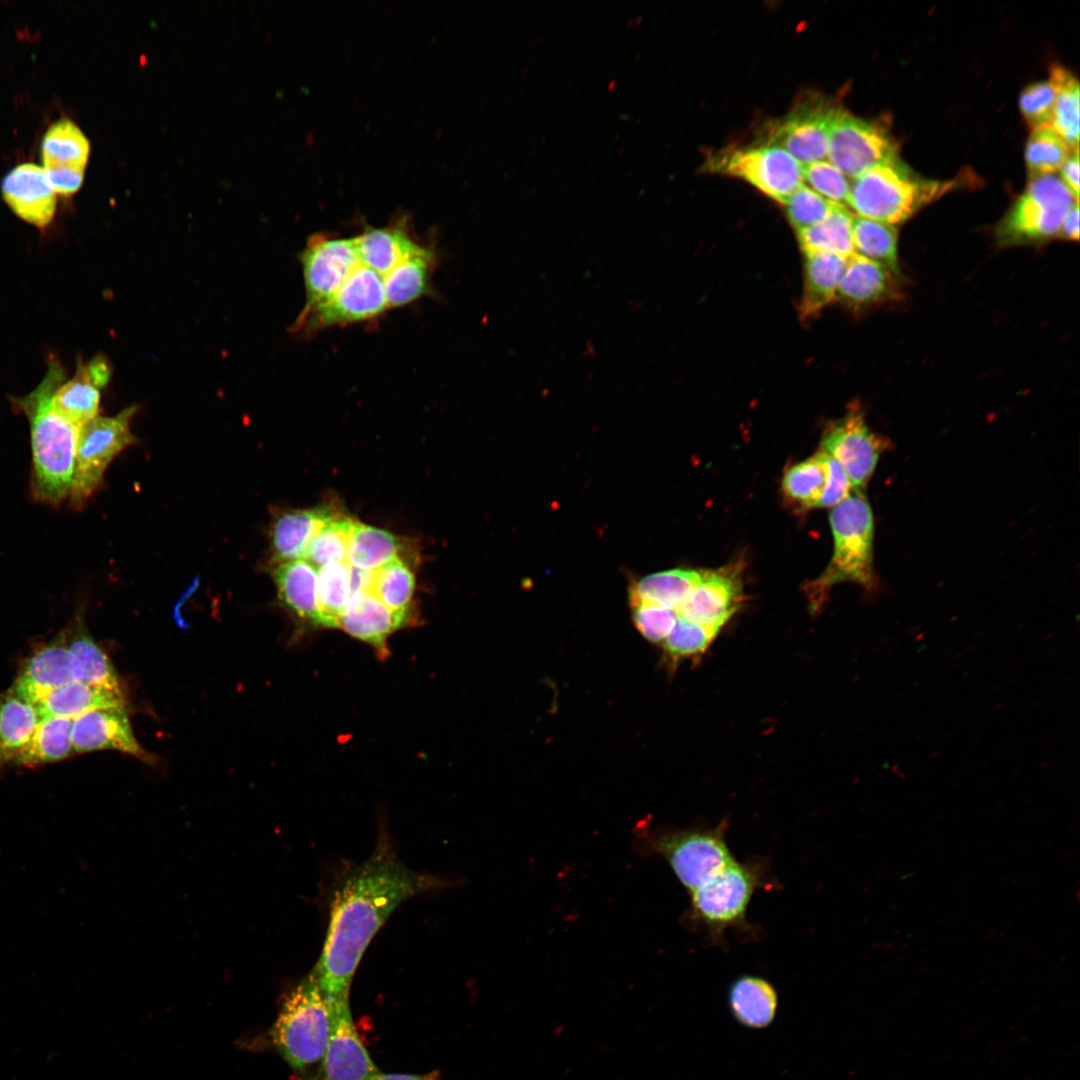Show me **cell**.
Returning <instances> with one entry per match:
<instances>
[{
    "label": "cell",
    "mask_w": 1080,
    "mask_h": 1080,
    "mask_svg": "<svg viewBox=\"0 0 1080 1080\" xmlns=\"http://www.w3.org/2000/svg\"><path fill=\"white\" fill-rule=\"evenodd\" d=\"M433 264L434 255L428 251L406 259L383 276L388 308L410 304L423 296L429 288Z\"/></svg>",
    "instance_id": "36"
},
{
    "label": "cell",
    "mask_w": 1080,
    "mask_h": 1080,
    "mask_svg": "<svg viewBox=\"0 0 1080 1080\" xmlns=\"http://www.w3.org/2000/svg\"><path fill=\"white\" fill-rule=\"evenodd\" d=\"M336 515L327 506L281 513L271 529L274 564L303 559L313 537Z\"/></svg>",
    "instance_id": "23"
},
{
    "label": "cell",
    "mask_w": 1080,
    "mask_h": 1080,
    "mask_svg": "<svg viewBox=\"0 0 1080 1080\" xmlns=\"http://www.w3.org/2000/svg\"><path fill=\"white\" fill-rule=\"evenodd\" d=\"M743 600V584L737 565L700 571V579L676 609L678 617L720 628L734 615Z\"/></svg>",
    "instance_id": "18"
},
{
    "label": "cell",
    "mask_w": 1080,
    "mask_h": 1080,
    "mask_svg": "<svg viewBox=\"0 0 1080 1080\" xmlns=\"http://www.w3.org/2000/svg\"><path fill=\"white\" fill-rule=\"evenodd\" d=\"M55 408L70 422L83 426L97 416L100 388L90 377L86 365L79 363L73 378L63 381L54 391Z\"/></svg>",
    "instance_id": "37"
},
{
    "label": "cell",
    "mask_w": 1080,
    "mask_h": 1080,
    "mask_svg": "<svg viewBox=\"0 0 1080 1080\" xmlns=\"http://www.w3.org/2000/svg\"><path fill=\"white\" fill-rule=\"evenodd\" d=\"M72 681L67 636L61 632L25 661L11 689L35 706L52 691Z\"/></svg>",
    "instance_id": "21"
},
{
    "label": "cell",
    "mask_w": 1080,
    "mask_h": 1080,
    "mask_svg": "<svg viewBox=\"0 0 1080 1080\" xmlns=\"http://www.w3.org/2000/svg\"><path fill=\"white\" fill-rule=\"evenodd\" d=\"M330 1038L311 1080H373L380 1071L372 1061L353 1023L349 999L332 1002Z\"/></svg>",
    "instance_id": "17"
},
{
    "label": "cell",
    "mask_w": 1080,
    "mask_h": 1080,
    "mask_svg": "<svg viewBox=\"0 0 1080 1080\" xmlns=\"http://www.w3.org/2000/svg\"><path fill=\"white\" fill-rule=\"evenodd\" d=\"M898 156V145L880 125L837 107L828 137V157L845 176L857 177Z\"/></svg>",
    "instance_id": "12"
},
{
    "label": "cell",
    "mask_w": 1080,
    "mask_h": 1080,
    "mask_svg": "<svg viewBox=\"0 0 1080 1080\" xmlns=\"http://www.w3.org/2000/svg\"><path fill=\"white\" fill-rule=\"evenodd\" d=\"M1057 93L1058 87L1051 77L1047 81L1033 82L1022 91L1019 107L1033 130L1050 127Z\"/></svg>",
    "instance_id": "47"
},
{
    "label": "cell",
    "mask_w": 1080,
    "mask_h": 1080,
    "mask_svg": "<svg viewBox=\"0 0 1080 1080\" xmlns=\"http://www.w3.org/2000/svg\"><path fill=\"white\" fill-rule=\"evenodd\" d=\"M355 240L360 263L381 276L406 259L430 251L415 241L402 224L369 228Z\"/></svg>",
    "instance_id": "25"
},
{
    "label": "cell",
    "mask_w": 1080,
    "mask_h": 1080,
    "mask_svg": "<svg viewBox=\"0 0 1080 1080\" xmlns=\"http://www.w3.org/2000/svg\"><path fill=\"white\" fill-rule=\"evenodd\" d=\"M719 631L720 628L697 624L678 617L665 639V653L675 660L700 655Z\"/></svg>",
    "instance_id": "45"
},
{
    "label": "cell",
    "mask_w": 1080,
    "mask_h": 1080,
    "mask_svg": "<svg viewBox=\"0 0 1080 1080\" xmlns=\"http://www.w3.org/2000/svg\"><path fill=\"white\" fill-rule=\"evenodd\" d=\"M64 380L62 366L51 360L39 385L12 400L30 423L33 495L50 505L61 504L70 495L80 428L53 404L54 391Z\"/></svg>",
    "instance_id": "2"
},
{
    "label": "cell",
    "mask_w": 1080,
    "mask_h": 1080,
    "mask_svg": "<svg viewBox=\"0 0 1080 1080\" xmlns=\"http://www.w3.org/2000/svg\"><path fill=\"white\" fill-rule=\"evenodd\" d=\"M126 708L123 691L79 681L67 683L35 705L39 720L51 717L75 719L96 709Z\"/></svg>",
    "instance_id": "27"
},
{
    "label": "cell",
    "mask_w": 1080,
    "mask_h": 1080,
    "mask_svg": "<svg viewBox=\"0 0 1080 1080\" xmlns=\"http://www.w3.org/2000/svg\"><path fill=\"white\" fill-rule=\"evenodd\" d=\"M74 681L122 691L119 675L104 650L81 625L66 632Z\"/></svg>",
    "instance_id": "28"
},
{
    "label": "cell",
    "mask_w": 1080,
    "mask_h": 1080,
    "mask_svg": "<svg viewBox=\"0 0 1080 1080\" xmlns=\"http://www.w3.org/2000/svg\"><path fill=\"white\" fill-rule=\"evenodd\" d=\"M803 179L816 193L830 202L847 203L850 184L846 176L831 162L820 160L802 165Z\"/></svg>",
    "instance_id": "48"
},
{
    "label": "cell",
    "mask_w": 1080,
    "mask_h": 1080,
    "mask_svg": "<svg viewBox=\"0 0 1080 1080\" xmlns=\"http://www.w3.org/2000/svg\"><path fill=\"white\" fill-rule=\"evenodd\" d=\"M72 727L73 719L69 718L51 717L40 720L15 764L34 767L70 757L74 753Z\"/></svg>",
    "instance_id": "34"
},
{
    "label": "cell",
    "mask_w": 1080,
    "mask_h": 1080,
    "mask_svg": "<svg viewBox=\"0 0 1080 1080\" xmlns=\"http://www.w3.org/2000/svg\"><path fill=\"white\" fill-rule=\"evenodd\" d=\"M827 480L823 453L819 450L813 456L791 465L782 479V491L785 498L802 509L815 508L823 494Z\"/></svg>",
    "instance_id": "40"
},
{
    "label": "cell",
    "mask_w": 1080,
    "mask_h": 1080,
    "mask_svg": "<svg viewBox=\"0 0 1080 1080\" xmlns=\"http://www.w3.org/2000/svg\"><path fill=\"white\" fill-rule=\"evenodd\" d=\"M631 608L634 625L652 643L665 641L678 618L676 610L653 603L637 602Z\"/></svg>",
    "instance_id": "49"
},
{
    "label": "cell",
    "mask_w": 1080,
    "mask_h": 1080,
    "mask_svg": "<svg viewBox=\"0 0 1080 1080\" xmlns=\"http://www.w3.org/2000/svg\"><path fill=\"white\" fill-rule=\"evenodd\" d=\"M854 215L837 204L821 222L797 232L803 252H823L849 258L854 254L852 221Z\"/></svg>",
    "instance_id": "35"
},
{
    "label": "cell",
    "mask_w": 1080,
    "mask_h": 1080,
    "mask_svg": "<svg viewBox=\"0 0 1080 1080\" xmlns=\"http://www.w3.org/2000/svg\"><path fill=\"white\" fill-rule=\"evenodd\" d=\"M700 579L694 569H670L647 575L629 588L630 605L648 602L677 609Z\"/></svg>",
    "instance_id": "32"
},
{
    "label": "cell",
    "mask_w": 1080,
    "mask_h": 1080,
    "mask_svg": "<svg viewBox=\"0 0 1080 1080\" xmlns=\"http://www.w3.org/2000/svg\"><path fill=\"white\" fill-rule=\"evenodd\" d=\"M1061 181L1070 190L1076 200H1079V149L1071 152L1060 168Z\"/></svg>",
    "instance_id": "51"
},
{
    "label": "cell",
    "mask_w": 1080,
    "mask_h": 1080,
    "mask_svg": "<svg viewBox=\"0 0 1080 1080\" xmlns=\"http://www.w3.org/2000/svg\"><path fill=\"white\" fill-rule=\"evenodd\" d=\"M373 1080H440L439 1075L436 1072H432L424 1075L402 1074V1073H379Z\"/></svg>",
    "instance_id": "53"
},
{
    "label": "cell",
    "mask_w": 1080,
    "mask_h": 1080,
    "mask_svg": "<svg viewBox=\"0 0 1080 1080\" xmlns=\"http://www.w3.org/2000/svg\"><path fill=\"white\" fill-rule=\"evenodd\" d=\"M1 192L11 210L39 228L47 226L56 211V192L42 166L26 162L3 178Z\"/></svg>",
    "instance_id": "20"
},
{
    "label": "cell",
    "mask_w": 1080,
    "mask_h": 1080,
    "mask_svg": "<svg viewBox=\"0 0 1080 1080\" xmlns=\"http://www.w3.org/2000/svg\"><path fill=\"white\" fill-rule=\"evenodd\" d=\"M958 184L922 178L897 156L853 178L846 204L860 217L895 226Z\"/></svg>",
    "instance_id": "4"
},
{
    "label": "cell",
    "mask_w": 1080,
    "mask_h": 1080,
    "mask_svg": "<svg viewBox=\"0 0 1080 1080\" xmlns=\"http://www.w3.org/2000/svg\"><path fill=\"white\" fill-rule=\"evenodd\" d=\"M280 602L299 620L320 626L317 568L305 559L276 564L271 572Z\"/></svg>",
    "instance_id": "24"
},
{
    "label": "cell",
    "mask_w": 1080,
    "mask_h": 1080,
    "mask_svg": "<svg viewBox=\"0 0 1080 1080\" xmlns=\"http://www.w3.org/2000/svg\"><path fill=\"white\" fill-rule=\"evenodd\" d=\"M888 448L890 440L870 430L858 407L829 424L820 444V451L842 465L852 488L857 490L866 487L881 454Z\"/></svg>",
    "instance_id": "13"
},
{
    "label": "cell",
    "mask_w": 1080,
    "mask_h": 1080,
    "mask_svg": "<svg viewBox=\"0 0 1080 1080\" xmlns=\"http://www.w3.org/2000/svg\"><path fill=\"white\" fill-rule=\"evenodd\" d=\"M1050 77L1058 87L1050 127L1071 150L1079 149V83L1060 65L1050 68Z\"/></svg>",
    "instance_id": "41"
},
{
    "label": "cell",
    "mask_w": 1080,
    "mask_h": 1080,
    "mask_svg": "<svg viewBox=\"0 0 1080 1080\" xmlns=\"http://www.w3.org/2000/svg\"><path fill=\"white\" fill-rule=\"evenodd\" d=\"M762 885L763 870L759 863L733 861L690 892V915L717 938L727 928L743 924L752 895Z\"/></svg>",
    "instance_id": "9"
},
{
    "label": "cell",
    "mask_w": 1080,
    "mask_h": 1080,
    "mask_svg": "<svg viewBox=\"0 0 1080 1080\" xmlns=\"http://www.w3.org/2000/svg\"><path fill=\"white\" fill-rule=\"evenodd\" d=\"M415 584L414 573L402 558H398L371 571L366 590L392 612L410 619Z\"/></svg>",
    "instance_id": "39"
},
{
    "label": "cell",
    "mask_w": 1080,
    "mask_h": 1080,
    "mask_svg": "<svg viewBox=\"0 0 1080 1080\" xmlns=\"http://www.w3.org/2000/svg\"><path fill=\"white\" fill-rule=\"evenodd\" d=\"M822 453L826 466L827 480L817 507H834L847 498L853 488L842 465L833 457L824 452Z\"/></svg>",
    "instance_id": "50"
},
{
    "label": "cell",
    "mask_w": 1080,
    "mask_h": 1080,
    "mask_svg": "<svg viewBox=\"0 0 1080 1080\" xmlns=\"http://www.w3.org/2000/svg\"><path fill=\"white\" fill-rule=\"evenodd\" d=\"M332 1021V1002L311 971L283 999L268 1041L299 1078L311 1080L322 1062Z\"/></svg>",
    "instance_id": "3"
},
{
    "label": "cell",
    "mask_w": 1080,
    "mask_h": 1080,
    "mask_svg": "<svg viewBox=\"0 0 1080 1080\" xmlns=\"http://www.w3.org/2000/svg\"><path fill=\"white\" fill-rule=\"evenodd\" d=\"M706 167L711 172L740 178L782 205L804 184L802 164L771 144L720 152Z\"/></svg>",
    "instance_id": "10"
},
{
    "label": "cell",
    "mask_w": 1080,
    "mask_h": 1080,
    "mask_svg": "<svg viewBox=\"0 0 1080 1080\" xmlns=\"http://www.w3.org/2000/svg\"><path fill=\"white\" fill-rule=\"evenodd\" d=\"M892 275L881 265L853 254L841 279L836 300L851 306H867L889 296Z\"/></svg>",
    "instance_id": "29"
},
{
    "label": "cell",
    "mask_w": 1080,
    "mask_h": 1080,
    "mask_svg": "<svg viewBox=\"0 0 1080 1080\" xmlns=\"http://www.w3.org/2000/svg\"><path fill=\"white\" fill-rule=\"evenodd\" d=\"M725 827L650 832L644 839L647 849L662 856L691 892L735 861L725 841Z\"/></svg>",
    "instance_id": "7"
},
{
    "label": "cell",
    "mask_w": 1080,
    "mask_h": 1080,
    "mask_svg": "<svg viewBox=\"0 0 1080 1080\" xmlns=\"http://www.w3.org/2000/svg\"><path fill=\"white\" fill-rule=\"evenodd\" d=\"M836 108L820 98L798 104L771 128L768 144L784 149L802 165L823 160Z\"/></svg>",
    "instance_id": "15"
},
{
    "label": "cell",
    "mask_w": 1080,
    "mask_h": 1080,
    "mask_svg": "<svg viewBox=\"0 0 1080 1080\" xmlns=\"http://www.w3.org/2000/svg\"><path fill=\"white\" fill-rule=\"evenodd\" d=\"M403 546L401 538L391 532L355 521L347 563L357 569L373 571L401 558Z\"/></svg>",
    "instance_id": "33"
},
{
    "label": "cell",
    "mask_w": 1080,
    "mask_h": 1080,
    "mask_svg": "<svg viewBox=\"0 0 1080 1080\" xmlns=\"http://www.w3.org/2000/svg\"><path fill=\"white\" fill-rule=\"evenodd\" d=\"M836 205L804 184L783 204L786 216L796 232L824 220Z\"/></svg>",
    "instance_id": "46"
},
{
    "label": "cell",
    "mask_w": 1080,
    "mask_h": 1080,
    "mask_svg": "<svg viewBox=\"0 0 1080 1080\" xmlns=\"http://www.w3.org/2000/svg\"><path fill=\"white\" fill-rule=\"evenodd\" d=\"M852 241L854 254L881 265L893 275L898 272V240L894 226L855 216Z\"/></svg>",
    "instance_id": "38"
},
{
    "label": "cell",
    "mask_w": 1080,
    "mask_h": 1080,
    "mask_svg": "<svg viewBox=\"0 0 1080 1080\" xmlns=\"http://www.w3.org/2000/svg\"><path fill=\"white\" fill-rule=\"evenodd\" d=\"M848 258L823 252H804V286L800 302V318H815L836 300L838 288Z\"/></svg>",
    "instance_id": "26"
},
{
    "label": "cell",
    "mask_w": 1080,
    "mask_h": 1080,
    "mask_svg": "<svg viewBox=\"0 0 1080 1080\" xmlns=\"http://www.w3.org/2000/svg\"><path fill=\"white\" fill-rule=\"evenodd\" d=\"M355 520L336 515L313 537L304 558L317 569L333 562H347Z\"/></svg>",
    "instance_id": "43"
},
{
    "label": "cell",
    "mask_w": 1080,
    "mask_h": 1080,
    "mask_svg": "<svg viewBox=\"0 0 1080 1080\" xmlns=\"http://www.w3.org/2000/svg\"><path fill=\"white\" fill-rule=\"evenodd\" d=\"M1029 178L1024 193L997 227V241L1002 246L1058 235L1067 213L1078 202L1061 179L1053 174Z\"/></svg>",
    "instance_id": "6"
},
{
    "label": "cell",
    "mask_w": 1080,
    "mask_h": 1080,
    "mask_svg": "<svg viewBox=\"0 0 1080 1080\" xmlns=\"http://www.w3.org/2000/svg\"><path fill=\"white\" fill-rule=\"evenodd\" d=\"M317 593L322 627L336 628L351 596L349 564L333 562L318 568Z\"/></svg>",
    "instance_id": "42"
},
{
    "label": "cell",
    "mask_w": 1080,
    "mask_h": 1080,
    "mask_svg": "<svg viewBox=\"0 0 1080 1080\" xmlns=\"http://www.w3.org/2000/svg\"><path fill=\"white\" fill-rule=\"evenodd\" d=\"M388 308L383 276L360 264L326 301L300 313L292 329L312 333L323 328L373 319Z\"/></svg>",
    "instance_id": "11"
},
{
    "label": "cell",
    "mask_w": 1080,
    "mask_h": 1080,
    "mask_svg": "<svg viewBox=\"0 0 1080 1080\" xmlns=\"http://www.w3.org/2000/svg\"><path fill=\"white\" fill-rule=\"evenodd\" d=\"M833 533V556L824 572L806 585L813 613L824 606L833 585L854 582L873 585V513L863 490L853 489L829 514Z\"/></svg>",
    "instance_id": "5"
},
{
    "label": "cell",
    "mask_w": 1080,
    "mask_h": 1080,
    "mask_svg": "<svg viewBox=\"0 0 1080 1080\" xmlns=\"http://www.w3.org/2000/svg\"><path fill=\"white\" fill-rule=\"evenodd\" d=\"M446 885L439 877L408 868L382 834L372 854L346 873L333 892L326 939L312 969L327 998L349 999L367 946L402 902Z\"/></svg>",
    "instance_id": "1"
},
{
    "label": "cell",
    "mask_w": 1080,
    "mask_h": 1080,
    "mask_svg": "<svg viewBox=\"0 0 1080 1080\" xmlns=\"http://www.w3.org/2000/svg\"><path fill=\"white\" fill-rule=\"evenodd\" d=\"M409 620L392 612L369 591L362 590L351 594L337 628L369 644L380 656H387L388 637Z\"/></svg>",
    "instance_id": "22"
},
{
    "label": "cell",
    "mask_w": 1080,
    "mask_h": 1080,
    "mask_svg": "<svg viewBox=\"0 0 1080 1080\" xmlns=\"http://www.w3.org/2000/svg\"><path fill=\"white\" fill-rule=\"evenodd\" d=\"M89 153V140L70 119L48 127L41 141L42 167L56 194L70 196L80 189Z\"/></svg>",
    "instance_id": "16"
},
{
    "label": "cell",
    "mask_w": 1080,
    "mask_h": 1080,
    "mask_svg": "<svg viewBox=\"0 0 1080 1080\" xmlns=\"http://www.w3.org/2000/svg\"><path fill=\"white\" fill-rule=\"evenodd\" d=\"M135 406L116 416H96L79 428L70 504L81 509L103 482L109 464L136 442L130 429Z\"/></svg>",
    "instance_id": "8"
},
{
    "label": "cell",
    "mask_w": 1080,
    "mask_h": 1080,
    "mask_svg": "<svg viewBox=\"0 0 1080 1080\" xmlns=\"http://www.w3.org/2000/svg\"><path fill=\"white\" fill-rule=\"evenodd\" d=\"M72 743L74 753L116 750L144 762L154 758L137 741L126 708H102L86 712L73 719Z\"/></svg>",
    "instance_id": "19"
},
{
    "label": "cell",
    "mask_w": 1080,
    "mask_h": 1080,
    "mask_svg": "<svg viewBox=\"0 0 1080 1080\" xmlns=\"http://www.w3.org/2000/svg\"><path fill=\"white\" fill-rule=\"evenodd\" d=\"M1058 236L1069 240L1079 239V205L1078 202L1073 205L1070 211L1064 218Z\"/></svg>",
    "instance_id": "52"
},
{
    "label": "cell",
    "mask_w": 1080,
    "mask_h": 1080,
    "mask_svg": "<svg viewBox=\"0 0 1080 1080\" xmlns=\"http://www.w3.org/2000/svg\"><path fill=\"white\" fill-rule=\"evenodd\" d=\"M39 721L35 706L11 688L0 695V767L15 763Z\"/></svg>",
    "instance_id": "30"
},
{
    "label": "cell",
    "mask_w": 1080,
    "mask_h": 1080,
    "mask_svg": "<svg viewBox=\"0 0 1080 1080\" xmlns=\"http://www.w3.org/2000/svg\"><path fill=\"white\" fill-rule=\"evenodd\" d=\"M1071 152V148L1051 127L1034 129L1025 148L1029 177L1060 170Z\"/></svg>",
    "instance_id": "44"
},
{
    "label": "cell",
    "mask_w": 1080,
    "mask_h": 1080,
    "mask_svg": "<svg viewBox=\"0 0 1080 1080\" xmlns=\"http://www.w3.org/2000/svg\"><path fill=\"white\" fill-rule=\"evenodd\" d=\"M729 1006L736 1020L750 1028H763L774 1019L777 994L766 980L755 976L736 979L729 989Z\"/></svg>",
    "instance_id": "31"
},
{
    "label": "cell",
    "mask_w": 1080,
    "mask_h": 1080,
    "mask_svg": "<svg viewBox=\"0 0 1080 1080\" xmlns=\"http://www.w3.org/2000/svg\"><path fill=\"white\" fill-rule=\"evenodd\" d=\"M305 313L329 299L361 264L354 238L313 235L300 254Z\"/></svg>",
    "instance_id": "14"
}]
</instances>
